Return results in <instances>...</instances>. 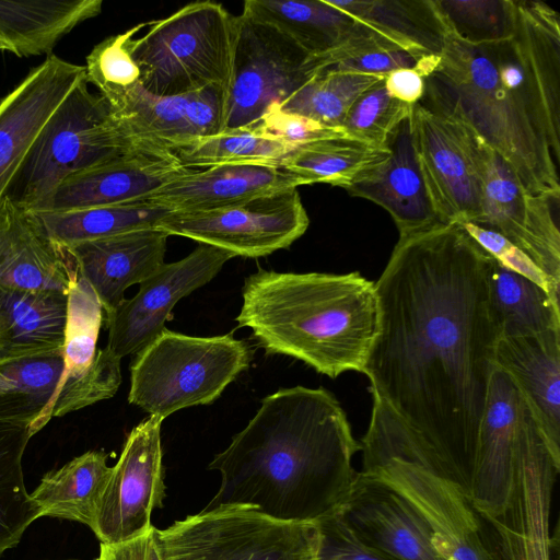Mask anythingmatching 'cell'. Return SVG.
Masks as SVG:
<instances>
[{
  "label": "cell",
  "instance_id": "7bdbcfd3",
  "mask_svg": "<svg viewBox=\"0 0 560 560\" xmlns=\"http://www.w3.org/2000/svg\"><path fill=\"white\" fill-rule=\"evenodd\" d=\"M62 369L61 350L0 363V374L11 390L34 398L43 409L56 390Z\"/></svg>",
  "mask_w": 560,
  "mask_h": 560
},
{
  "label": "cell",
  "instance_id": "5b68a950",
  "mask_svg": "<svg viewBox=\"0 0 560 560\" xmlns=\"http://www.w3.org/2000/svg\"><path fill=\"white\" fill-rule=\"evenodd\" d=\"M130 40L148 92L171 96L208 85L229 90L238 34V16L213 1L192 2L165 19L145 24Z\"/></svg>",
  "mask_w": 560,
  "mask_h": 560
},
{
  "label": "cell",
  "instance_id": "7402d4cb",
  "mask_svg": "<svg viewBox=\"0 0 560 560\" xmlns=\"http://www.w3.org/2000/svg\"><path fill=\"white\" fill-rule=\"evenodd\" d=\"M388 158L362 173L346 190L384 208L394 220L399 240L439 223L415 152L411 116L386 142Z\"/></svg>",
  "mask_w": 560,
  "mask_h": 560
},
{
  "label": "cell",
  "instance_id": "d4e9b609",
  "mask_svg": "<svg viewBox=\"0 0 560 560\" xmlns=\"http://www.w3.org/2000/svg\"><path fill=\"white\" fill-rule=\"evenodd\" d=\"M304 183L271 163H235L192 170L145 200L171 212H196L238 203Z\"/></svg>",
  "mask_w": 560,
  "mask_h": 560
},
{
  "label": "cell",
  "instance_id": "f5cc1de1",
  "mask_svg": "<svg viewBox=\"0 0 560 560\" xmlns=\"http://www.w3.org/2000/svg\"><path fill=\"white\" fill-rule=\"evenodd\" d=\"M443 560H451V559H443Z\"/></svg>",
  "mask_w": 560,
  "mask_h": 560
},
{
  "label": "cell",
  "instance_id": "44dd1931",
  "mask_svg": "<svg viewBox=\"0 0 560 560\" xmlns=\"http://www.w3.org/2000/svg\"><path fill=\"white\" fill-rule=\"evenodd\" d=\"M340 511L359 538L396 560H442L424 520L401 495L365 472H358Z\"/></svg>",
  "mask_w": 560,
  "mask_h": 560
},
{
  "label": "cell",
  "instance_id": "8d00e7d4",
  "mask_svg": "<svg viewBox=\"0 0 560 560\" xmlns=\"http://www.w3.org/2000/svg\"><path fill=\"white\" fill-rule=\"evenodd\" d=\"M294 149L265 135L257 125L228 129L196 139L177 149L175 154L184 166L210 167L235 163L277 164Z\"/></svg>",
  "mask_w": 560,
  "mask_h": 560
},
{
  "label": "cell",
  "instance_id": "b9f144b4",
  "mask_svg": "<svg viewBox=\"0 0 560 560\" xmlns=\"http://www.w3.org/2000/svg\"><path fill=\"white\" fill-rule=\"evenodd\" d=\"M384 81L361 94L342 122L350 137L382 148H386L395 129L411 116L413 107L393 97Z\"/></svg>",
  "mask_w": 560,
  "mask_h": 560
},
{
  "label": "cell",
  "instance_id": "816d5d0a",
  "mask_svg": "<svg viewBox=\"0 0 560 560\" xmlns=\"http://www.w3.org/2000/svg\"><path fill=\"white\" fill-rule=\"evenodd\" d=\"M68 560H77V559H68Z\"/></svg>",
  "mask_w": 560,
  "mask_h": 560
},
{
  "label": "cell",
  "instance_id": "1f68e13d",
  "mask_svg": "<svg viewBox=\"0 0 560 560\" xmlns=\"http://www.w3.org/2000/svg\"><path fill=\"white\" fill-rule=\"evenodd\" d=\"M389 155L382 148L352 137L329 138L301 145L283 156L278 166L304 185L328 184L346 189L362 173Z\"/></svg>",
  "mask_w": 560,
  "mask_h": 560
},
{
  "label": "cell",
  "instance_id": "7c38bea8",
  "mask_svg": "<svg viewBox=\"0 0 560 560\" xmlns=\"http://www.w3.org/2000/svg\"><path fill=\"white\" fill-rule=\"evenodd\" d=\"M310 57L276 28L238 15V34L228 90L224 130L257 125L315 73Z\"/></svg>",
  "mask_w": 560,
  "mask_h": 560
},
{
  "label": "cell",
  "instance_id": "d6986e66",
  "mask_svg": "<svg viewBox=\"0 0 560 560\" xmlns=\"http://www.w3.org/2000/svg\"><path fill=\"white\" fill-rule=\"evenodd\" d=\"M526 406L511 377L495 366L480 422L470 485V500L481 517L498 515L509 500L516 433Z\"/></svg>",
  "mask_w": 560,
  "mask_h": 560
},
{
  "label": "cell",
  "instance_id": "f546056e",
  "mask_svg": "<svg viewBox=\"0 0 560 560\" xmlns=\"http://www.w3.org/2000/svg\"><path fill=\"white\" fill-rule=\"evenodd\" d=\"M103 451L85 452L44 475L31 493L40 517L73 521L92 527L112 467Z\"/></svg>",
  "mask_w": 560,
  "mask_h": 560
},
{
  "label": "cell",
  "instance_id": "2e32d148",
  "mask_svg": "<svg viewBox=\"0 0 560 560\" xmlns=\"http://www.w3.org/2000/svg\"><path fill=\"white\" fill-rule=\"evenodd\" d=\"M235 255L200 244L185 258L163 264L131 299L106 314V348L117 358L138 353L164 329L174 305L210 282Z\"/></svg>",
  "mask_w": 560,
  "mask_h": 560
},
{
  "label": "cell",
  "instance_id": "9a60e30c",
  "mask_svg": "<svg viewBox=\"0 0 560 560\" xmlns=\"http://www.w3.org/2000/svg\"><path fill=\"white\" fill-rule=\"evenodd\" d=\"M415 152L441 223L482 218V190L468 129L417 103L411 113Z\"/></svg>",
  "mask_w": 560,
  "mask_h": 560
},
{
  "label": "cell",
  "instance_id": "5bb4252c",
  "mask_svg": "<svg viewBox=\"0 0 560 560\" xmlns=\"http://www.w3.org/2000/svg\"><path fill=\"white\" fill-rule=\"evenodd\" d=\"M150 416L128 434L100 500L91 530L101 544L137 537L153 525L165 498L161 425Z\"/></svg>",
  "mask_w": 560,
  "mask_h": 560
},
{
  "label": "cell",
  "instance_id": "f6af8a7d",
  "mask_svg": "<svg viewBox=\"0 0 560 560\" xmlns=\"http://www.w3.org/2000/svg\"><path fill=\"white\" fill-rule=\"evenodd\" d=\"M340 510L317 522V560H396L359 538Z\"/></svg>",
  "mask_w": 560,
  "mask_h": 560
},
{
  "label": "cell",
  "instance_id": "4316f807",
  "mask_svg": "<svg viewBox=\"0 0 560 560\" xmlns=\"http://www.w3.org/2000/svg\"><path fill=\"white\" fill-rule=\"evenodd\" d=\"M102 0H0V51L51 55L75 26L102 12Z\"/></svg>",
  "mask_w": 560,
  "mask_h": 560
},
{
  "label": "cell",
  "instance_id": "8992f818",
  "mask_svg": "<svg viewBox=\"0 0 560 560\" xmlns=\"http://www.w3.org/2000/svg\"><path fill=\"white\" fill-rule=\"evenodd\" d=\"M253 351L232 334L194 337L164 329L135 354L128 401L165 419L209 405L250 365Z\"/></svg>",
  "mask_w": 560,
  "mask_h": 560
},
{
  "label": "cell",
  "instance_id": "4dcf8cb0",
  "mask_svg": "<svg viewBox=\"0 0 560 560\" xmlns=\"http://www.w3.org/2000/svg\"><path fill=\"white\" fill-rule=\"evenodd\" d=\"M488 284L500 338L560 329L559 300L527 278L503 268L492 257Z\"/></svg>",
  "mask_w": 560,
  "mask_h": 560
},
{
  "label": "cell",
  "instance_id": "cb8c5ba5",
  "mask_svg": "<svg viewBox=\"0 0 560 560\" xmlns=\"http://www.w3.org/2000/svg\"><path fill=\"white\" fill-rule=\"evenodd\" d=\"M494 362L517 387L549 452L560 464V329L501 337Z\"/></svg>",
  "mask_w": 560,
  "mask_h": 560
},
{
  "label": "cell",
  "instance_id": "83f0119b",
  "mask_svg": "<svg viewBox=\"0 0 560 560\" xmlns=\"http://www.w3.org/2000/svg\"><path fill=\"white\" fill-rule=\"evenodd\" d=\"M418 60L441 56L447 38L435 0H325Z\"/></svg>",
  "mask_w": 560,
  "mask_h": 560
},
{
  "label": "cell",
  "instance_id": "4fadbf2b",
  "mask_svg": "<svg viewBox=\"0 0 560 560\" xmlns=\"http://www.w3.org/2000/svg\"><path fill=\"white\" fill-rule=\"evenodd\" d=\"M361 471L401 495L424 520L442 560H497L483 518L458 485L396 457Z\"/></svg>",
  "mask_w": 560,
  "mask_h": 560
},
{
  "label": "cell",
  "instance_id": "60d3db41",
  "mask_svg": "<svg viewBox=\"0 0 560 560\" xmlns=\"http://www.w3.org/2000/svg\"><path fill=\"white\" fill-rule=\"evenodd\" d=\"M143 26L139 24L107 37L86 57V81L97 88L107 104L140 83V69L131 55L130 40Z\"/></svg>",
  "mask_w": 560,
  "mask_h": 560
},
{
  "label": "cell",
  "instance_id": "484cf974",
  "mask_svg": "<svg viewBox=\"0 0 560 560\" xmlns=\"http://www.w3.org/2000/svg\"><path fill=\"white\" fill-rule=\"evenodd\" d=\"M243 14L276 28L310 58L326 56L377 35L325 0H246Z\"/></svg>",
  "mask_w": 560,
  "mask_h": 560
},
{
  "label": "cell",
  "instance_id": "6da1fadb",
  "mask_svg": "<svg viewBox=\"0 0 560 560\" xmlns=\"http://www.w3.org/2000/svg\"><path fill=\"white\" fill-rule=\"evenodd\" d=\"M490 264L458 223L398 240L374 282L378 332L362 372L408 428L419 466L469 498L500 339Z\"/></svg>",
  "mask_w": 560,
  "mask_h": 560
},
{
  "label": "cell",
  "instance_id": "7dc6e473",
  "mask_svg": "<svg viewBox=\"0 0 560 560\" xmlns=\"http://www.w3.org/2000/svg\"><path fill=\"white\" fill-rule=\"evenodd\" d=\"M418 61L417 58L404 50L376 49L341 61L330 68L370 74H387L396 69L415 67Z\"/></svg>",
  "mask_w": 560,
  "mask_h": 560
},
{
  "label": "cell",
  "instance_id": "681fc988",
  "mask_svg": "<svg viewBox=\"0 0 560 560\" xmlns=\"http://www.w3.org/2000/svg\"><path fill=\"white\" fill-rule=\"evenodd\" d=\"M425 78L423 71L416 65L390 71L386 74L384 83L393 97L406 104L416 105L424 95Z\"/></svg>",
  "mask_w": 560,
  "mask_h": 560
},
{
  "label": "cell",
  "instance_id": "603a6c76",
  "mask_svg": "<svg viewBox=\"0 0 560 560\" xmlns=\"http://www.w3.org/2000/svg\"><path fill=\"white\" fill-rule=\"evenodd\" d=\"M167 237L165 232L149 228L82 242L67 249L107 314L125 300L129 287L140 284L164 264Z\"/></svg>",
  "mask_w": 560,
  "mask_h": 560
},
{
  "label": "cell",
  "instance_id": "ba28073f",
  "mask_svg": "<svg viewBox=\"0 0 560 560\" xmlns=\"http://www.w3.org/2000/svg\"><path fill=\"white\" fill-rule=\"evenodd\" d=\"M163 560H317V523L282 522L257 511H201L158 529Z\"/></svg>",
  "mask_w": 560,
  "mask_h": 560
},
{
  "label": "cell",
  "instance_id": "30bf717a",
  "mask_svg": "<svg viewBox=\"0 0 560 560\" xmlns=\"http://www.w3.org/2000/svg\"><path fill=\"white\" fill-rule=\"evenodd\" d=\"M310 219L298 188L266 194L228 207L170 212L155 225L170 235L258 258L288 248L307 230Z\"/></svg>",
  "mask_w": 560,
  "mask_h": 560
},
{
  "label": "cell",
  "instance_id": "277c9868",
  "mask_svg": "<svg viewBox=\"0 0 560 560\" xmlns=\"http://www.w3.org/2000/svg\"><path fill=\"white\" fill-rule=\"evenodd\" d=\"M240 327L269 354L298 359L336 378L363 372L378 332L375 283L360 272H277L245 278Z\"/></svg>",
  "mask_w": 560,
  "mask_h": 560
},
{
  "label": "cell",
  "instance_id": "e0dca14e",
  "mask_svg": "<svg viewBox=\"0 0 560 560\" xmlns=\"http://www.w3.org/2000/svg\"><path fill=\"white\" fill-rule=\"evenodd\" d=\"M194 168L177 155L153 145L140 147L62 180L33 212H65L145 200Z\"/></svg>",
  "mask_w": 560,
  "mask_h": 560
},
{
  "label": "cell",
  "instance_id": "c3c4849f",
  "mask_svg": "<svg viewBox=\"0 0 560 560\" xmlns=\"http://www.w3.org/2000/svg\"><path fill=\"white\" fill-rule=\"evenodd\" d=\"M94 560H163L158 528L152 526L145 533L125 541L100 544V552Z\"/></svg>",
  "mask_w": 560,
  "mask_h": 560
},
{
  "label": "cell",
  "instance_id": "e575fe53",
  "mask_svg": "<svg viewBox=\"0 0 560 560\" xmlns=\"http://www.w3.org/2000/svg\"><path fill=\"white\" fill-rule=\"evenodd\" d=\"M30 421L0 419V557L40 517L27 492L22 459L32 438Z\"/></svg>",
  "mask_w": 560,
  "mask_h": 560
},
{
  "label": "cell",
  "instance_id": "bcb514c9",
  "mask_svg": "<svg viewBox=\"0 0 560 560\" xmlns=\"http://www.w3.org/2000/svg\"><path fill=\"white\" fill-rule=\"evenodd\" d=\"M265 133L296 149L301 145L338 137H350L341 127H328L307 117L283 112L271 105L257 122Z\"/></svg>",
  "mask_w": 560,
  "mask_h": 560
},
{
  "label": "cell",
  "instance_id": "ac0fdd59",
  "mask_svg": "<svg viewBox=\"0 0 560 560\" xmlns=\"http://www.w3.org/2000/svg\"><path fill=\"white\" fill-rule=\"evenodd\" d=\"M85 78L84 66L50 55L0 101V205L48 119Z\"/></svg>",
  "mask_w": 560,
  "mask_h": 560
},
{
  "label": "cell",
  "instance_id": "ab89813d",
  "mask_svg": "<svg viewBox=\"0 0 560 560\" xmlns=\"http://www.w3.org/2000/svg\"><path fill=\"white\" fill-rule=\"evenodd\" d=\"M447 31L474 46L502 42L516 24V0H435Z\"/></svg>",
  "mask_w": 560,
  "mask_h": 560
},
{
  "label": "cell",
  "instance_id": "d590c367",
  "mask_svg": "<svg viewBox=\"0 0 560 560\" xmlns=\"http://www.w3.org/2000/svg\"><path fill=\"white\" fill-rule=\"evenodd\" d=\"M385 78L386 74L327 68L310 78L277 106L325 126L342 128L357 98Z\"/></svg>",
  "mask_w": 560,
  "mask_h": 560
},
{
  "label": "cell",
  "instance_id": "9c48e42d",
  "mask_svg": "<svg viewBox=\"0 0 560 560\" xmlns=\"http://www.w3.org/2000/svg\"><path fill=\"white\" fill-rule=\"evenodd\" d=\"M558 464L529 411L515 440L512 487L504 509L482 517L497 560H551V503Z\"/></svg>",
  "mask_w": 560,
  "mask_h": 560
},
{
  "label": "cell",
  "instance_id": "8fae6325",
  "mask_svg": "<svg viewBox=\"0 0 560 560\" xmlns=\"http://www.w3.org/2000/svg\"><path fill=\"white\" fill-rule=\"evenodd\" d=\"M467 129L482 190V218L477 225L503 235L560 287V197L526 192L508 164Z\"/></svg>",
  "mask_w": 560,
  "mask_h": 560
},
{
  "label": "cell",
  "instance_id": "52a82bcc",
  "mask_svg": "<svg viewBox=\"0 0 560 560\" xmlns=\"http://www.w3.org/2000/svg\"><path fill=\"white\" fill-rule=\"evenodd\" d=\"M88 84L83 79L46 122L8 191L15 205L32 210L67 177L152 145L131 137Z\"/></svg>",
  "mask_w": 560,
  "mask_h": 560
},
{
  "label": "cell",
  "instance_id": "74e56055",
  "mask_svg": "<svg viewBox=\"0 0 560 560\" xmlns=\"http://www.w3.org/2000/svg\"><path fill=\"white\" fill-rule=\"evenodd\" d=\"M103 307L91 285L79 275L67 293V315L62 343L63 369L59 382L86 372L98 349L96 342L103 322Z\"/></svg>",
  "mask_w": 560,
  "mask_h": 560
},
{
  "label": "cell",
  "instance_id": "3957f363",
  "mask_svg": "<svg viewBox=\"0 0 560 560\" xmlns=\"http://www.w3.org/2000/svg\"><path fill=\"white\" fill-rule=\"evenodd\" d=\"M361 444L324 387L280 388L261 399L247 425L209 469L220 487L202 511L240 508L290 523H317L347 501Z\"/></svg>",
  "mask_w": 560,
  "mask_h": 560
},
{
  "label": "cell",
  "instance_id": "ee69618b",
  "mask_svg": "<svg viewBox=\"0 0 560 560\" xmlns=\"http://www.w3.org/2000/svg\"><path fill=\"white\" fill-rule=\"evenodd\" d=\"M466 233L500 266L521 275L559 300V289L538 266L512 242L500 233L472 222L458 223Z\"/></svg>",
  "mask_w": 560,
  "mask_h": 560
},
{
  "label": "cell",
  "instance_id": "7a4b0ae2",
  "mask_svg": "<svg viewBox=\"0 0 560 560\" xmlns=\"http://www.w3.org/2000/svg\"><path fill=\"white\" fill-rule=\"evenodd\" d=\"M512 36L469 45L448 32L419 104L476 132L532 195L560 197V18L516 0Z\"/></svg>",
  "mask_w": 560,
  "mask_h": 560
},
{
  "label": "cell",
  "instance_id": "f1b7e54d",
  "mask_svg": "<svg viewBox=\"0 0 560 560\" xmlns=\"http://www.w3.org/2000/svg\"><path fill=\"white\" fill-rule=\"evenodd\" d=\"M67 294L0 287V363L60 351Z\"/></svg>",
  "mask_w": 560,
  "mask_h": 560
},
{
  "label": "cell",
  "instance_id": "d6a6232c",
  "mask_svg": "<svg viewBox=\"0 0 560 560\" xmlns=\"http://www.w3.org/2000/svg\"><path fill=\"white\" fill-rule=\"evenodd\" d=\"M190 93L160 96L139 83L108 104L114 119L136 140L172 152L190 142Z\"/></svg>",
  "mask_w": 560,
  "mask_h": 560
},
{
  "label": "cell",
  "instance_id": "f35d334b",
  "mask_svg": "<svg viewBox=\"0 0 560 560\" xmlns=\"http://www.w3.org/2000/svg\"><path fill=\"white\" fill-rule=\"evenodd\" d=\"M120 361L106 347L98 349L86 372L59 382L49 402L30 424L32 436L52 418L113 397L121 383Z\"/></svg>",
  "mask_w": 560,
  "mask_h": 560
},
{
  "label": "cell",
  "instance_id": "f907efd6",
  "mask_svg": "<svg viewBox=\"0 0 560 560\" xmlns=\"http://www.w3.org/2000/svg\"><path fill=\"white\" fill-rule=\"evenodd\" d=\"M42 409L38 401L24 394L8 393L0 396V419L25 420L32 423Z\"/></svg>",
  "mask_w": 560,
  "mask_h": 560
},
{
  "label": "cell",
  "instance_id": "ffe728a7",
  "mask_svg": "<svg viewBox=\"0 0 560 560\" xmlns=\"http://www.w3.org/2000/svg\"><path fill=\"white\" fill-rule=\"evenodd\" d=\"M75 275L68 249L50 237L34 212L5 197L0 205V287L67 294Z\"/></svg>",
  "mask_w": 560,
  "mask_h": 560
},
{
  "label": "cell",
  "instance_id": "836d02e7",
  "mask_svg": "<svg viewBox=\"0 0 560 560\" xmlns=\"http://www.w3.org/2000/svg\"><path fill=\"white\" fill-rule=\"evenodd\" d=\"M170 212L150 200H137L65 212H34V214L50 237L68 248L82 242L155 228L158 222Z\"/></svg>",
  "mask_w": 560,
  "mask_h": 560
}]
</instances>
